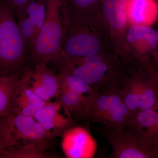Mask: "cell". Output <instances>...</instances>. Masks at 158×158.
I'll list each match as a JSON object with an SVG mask.
<instances>
[{"label":"cell","mask_w":158,"mask_h":158,"mask_svg":"<svg viewBox=\"0 0 158 158\" xmlns=\"http://www.w3.org/2000/svg\"><path fill=\"white\" fill-rule=\"evenodd\" d=\"M128 41L141 56L143 62H147L149 54L154 55L158 46V32L150 27L131 26L127 35Z\"/></svg>","instance_id":"obj_11"},{"label":"cell","mask_w":158,"mask_h":158,"mask_svg":"<svg viewBox=\"0 0 158 158\" xmlns=\"http://www.w3.org/2000/svg\"><path fill=\"white\" fill-rule=\"evenodd\" d=\"M100 49V44L96 36L84 28L70 27L68 25L62 50L57 58L91 56L98 54Z\"/></svg>","instance_id":"obj_5"},{"label":"cell","mask_w":158,"mask_h":158,"mask_svg":"<svg viewBox=\"0 0 158 158\" xmlns=\"http://www.w3.org/2000/svg\"><path fill=\"white\" fill-rule=\"evenodd\" d=\"M127 0H114V4L110 15L106 18L110 27L116 31L124 29L127 23Z\"/></svg>","instance_id":"obj_19"},{"label":"cell","mask_w":158,"mask_h":158,"mask_svg":"<svg viewBox=\"0 0 158 158\" xmlns=\"http://www.w3.org/2000/svg\"><path fill=\"white\" fill-rule=\"evenodd\" d=\"M61 147L66 158H92L95 155L97 145L88 130L77 126L64 132Z\"/></svg>","instance_id":"obj_7"},{"label":"cell","mask_w":158,"mask_h":158,"mask_svg":"<svg viewBox=\"0 0 158 158\" xmlns=\"http://www.w3.org/2000/svg\"><path fill=\"white\" fill-rule=\"evenodd\" d=\"M59 77L61 89L70 90L81 95L86 94L96 96L99 94L97 89L75 74L61 70Z\"/></svg>","instance_id":"obj_15"},{"label":"cell","mask_w":158,"mask_h":158,"mask_svg":"<svg viewBox=\"0 0 158 158\" xmlns=\"http://www.w3.org/2000/svg\"><path fill=\"white\" fill-rule=\"evenodd\" d=\"M30 0H6L14 12L15 16L22 11V7Z\"/></svg>","instance_id":"obj_24"},{"label":"cell","mask_w":158,"mask_h":158,"mask_svg":"<svg viewBox=\"0 0 158 158\" xmlns=\"http://www.w3.org/2000/svg\"><path fill=\"white\" fill-rule=\"evenodd\" d=\"M113 150L115 158H158V151L141 143L124 127H106L101 131Z\"/></svg>","instance_id":"obj_3"},{"label":"cell","mask_w":158,"mask_h":158,"mask_svg":"<svg viewBox=\"0 0 158 158\" xmlns=\"http://www.w3.org/2000/svg\"><path fill=\"white\" fill-rule=\"evenodd\" d=\"M126 15L131 26L150 27L158 19V1L127 0Z\"/></svg>","instance_id":"obj_10"},{"label":"cell","mask_w":158,"mask_h":158,"mask_svg":"<svg viewBox=\"0 0 158 158\" xmlns=\"http://www.w3.org/2000/svg\"><path fill=\"white\" fill-rule=\"evenodd\" d=\"M14 12L6 0H0V73L10 75L20 70L27 48Z\"/></svg>","instance_id":"obj_1"},{"label":"cell","mask_w":158,"mask_h":158,"mask_svg":"<svg viewBox=\"0 0 158 158\" xmlns=\"http://www.w3.org/2000/svg\"><path fill=\"white\" fill-rule=\"evenodd\" d=\"M83 96L70 90L61 89L56 102L68 113L72 112L77 114L81 109Z\"/></svg>","instance_id":"obj_20"},{"label":"cell","mask_w":158,"mask_h":158,"mask_svg":"<svg viewBox=\"0 0 158 158\" xmlns=\"http://www.w3.org/2000/svg\"><path fill=\"white\" fill-rule=\"evenodd\" d=\"M61 107L57 102H48L34 116L44 130L57 136L62 135L70 128V119L65 118L60 113Z\"/></svg>","instance_id":"obj_12"},{"label":"cell","mask_w":158,"mask_h":158,"mask_svg":"<svg viewBox=\"0 0 158 158\" xmlns=\"http://www.w3.org/2000/svg\"><path fill=\"white\" fill-rule=\"evenodd\" d=\"M46 12V10L44 5L43 4H40L38 11L35 18V22H34L35 40H36L37 36L41 31L44 24L45 19Z\"/></svg>","instance_id":"obj_23"},{"label":"cell","mask_w":158,"mask_h":158,"mask_svg":"<svg viewBox=\"0 0 158 158\" xmlns=\"http://www.w3.org/2000/svg\"><path fill=\"white\" fill-rule=\"evenodd\" d=\"M5 125L12 149L20 140L36 145L44 152L57 136L43 128L33 116L10 114L5 117Z\"/></svg>","instance_id":"obj_2"},{"label":"cell","mask_w":158,"mask_h":158,"mask_svg":"<svg viewBox=\"0 0 158 158\" xmlns=\"http://www.w3.org/2000/svg\"><path fill=\"white\" fill-rule=\"evenodd\" d=\"M22 73L20 70L10 75L0 77V118L11 114L15 93Z\"/></svg>","instance_id":"obj_14"},{"label":"cell","mask_w":158,"mask_h":158,"mask_svg":"<svg viewBox=\"0 0 158 158\" xmlns=\"http://www.w3.org/2000/svg\"><path fill=\"white\" fill-rule=\"evenodd\" d=\"M120 90H113L98 96L82 97L81 109L77 113L93 121L95 117L123 102Z\"/></svg>","instance_id":"obj_9"},{"label":"cell","mask_w":158,"mask_h":158,"mask_svg":"<svg viewBox=\"0 0 158 158\" xmlns=\"http://www.w3.org/2000/svg\"><path fill=\"white\" fill-rule=\"evenodd\" d=\"M152 74L153 77L155 80L157 87L158 92V68L156 69H154L153 71Z\"/></svg>","instance_id":"obj_26"},{"label":"cell","mask_w":158,"mask_h":158,"mask_svg":"<svg viewBox=\"0 0 158 158\" xmlns=\"http://www.w3.org/2000/svg\"><path fill=\"white\" fill-rule=\"evenodd\" d=\"M97 0H74L77 6L81 8H86L95 2Z\"/></svg>","instance_id":"obj_25"},{"label":"cell","mask_w":158,"mask_h":158,"mask_svg":"<svg viewBox=\"0 0 158 158\" xmlns=\"http://www.w3.org/2000/svg\"><path fill=\"white\" fill-rule=\"evenodd\" d=\"M133 116L124 102L97 116L93 120L107 127H124Z\"/></svg>","instance_id":"obj_16"},{"label":"cell","mask_w":158,"mask_h":158,"mask_svg":"<svg viewBox=\"0 0 158 158\" xmlns=\"http://www.w3.org/2000/svg\"><path fill=\"white\" fill-rule=\"evenodd\" d=\"M124 128L135 135L144 146L158 151L157 110L149 109L138 112Z\"/></svg>","instance_id":"obj_8"},{"label":"cell","mask_w":158,"mask_h":158,"mask_svg":"<svg viewBox=\"0 0 158 158\" xmlns=\"http://www.w3.org/2000/svg\"><path fill=\"white\" fill-rule=\"evenodd\" d=\"M144 77L130 79L120 90L123 102L128 108L133 117L139 112L140 95Z\"/></svg>","instance_id":"obj_17"},{"label":"cell","mask_w":158,"mask_h":158,"mask_svg":"<svg viewBox=\"0 0 158 158\" xmlns=\"http://www.w3.org/2000/svg\"><path fill=\"white\" fill-rule=\"evenodd\" d=\"M3 156H2V155L1 154V153H0V158H3Z\"/></svg>","instance_id":"obj_28"},{"label":"cell","mask_w":158,"mask_h":158,"mask_svg":"<svg viewBox=\"0 0 158 158\" xmlns=\"http://www.w3.org/2000/svg\"><path fill=\"white\" fill-rule=\"evenodd\" d=\"M16 17L26 48L31 49L35 41L34 22L23 13L19 15Z\"/></svg>","instance_id":"obj_22"},{"label":"cell","mask_w":158,"mask_h":158,"mask_svg":"<svg viewBox=\"0 0 158 158\" xmlns=\"http://www.w3.org/2000/svg\"><path fill=\"white\" fill-rule=\"evenodd\" d=\"M155 56L156 60V63L158 66V46L155 53L154 54Z\"/></svg>","instance_id":"obj_27"},{"label":"cell","mask_w":158,"mask_h":158,"mask_svg":"<svg viewBox=\"0 0 158 158\" xmlns=\"http://www.w3.org/2000/svg\"><path fill=\"white\" fill-rule=\"evenodd\" d=\"M44 152L34 144L28 143L18 149L5 150L2 155L3 158H46Z\"/></svg>","instance_id":"obj_21"},{"label":"cell","mask_w":158,"mask_h":158,"mask_svg":"<svg viewBox=\"0 0 158 158\" xmlns=\"http://www.w3.org/2000/svg\"><path fill=\"white\" fill-rule=\"evenodd\" d=\"M47 65H37L35 69L23 73L21 80L37 96L48 102L58 97L61 88L59 75L49 69Z\"/></svg>","instance_id":"obj_6"},{"label":"cell","mask_w":158,"mask_h":158,"mask_svg":"<svg viewBox=\"0 0 158 158\" xmlns=\"http://www.w3.org/2000/svg\"><path fill=\"white\" fill-rule=\"evenodd\" d=\"M46 103L34 93L22 81L21 77L15 93L11 112L15 114L34 117Z\"/></svg>","instance_id":"obj_13"},{"label":"cell","mask_w":158,"mask_h":158,"mask_svg":"<svg viewBox=\"0 0 158 158\" xmlns=\"http://www.w3.org/2000/svg\"><path fill=\"white\" fill-rule=\"evenodd\" d=\"M55 61L60 64L61 70L75 74L92 86L103 83L110 69L107 62L98 54L85 58H59Z\"/></svg>","instance_id":"obj_4"},{"label":"cell","mask_w":158,"mask_h":158,"mask_svg":"<svg viewBox=\"0 0 158 158\" xmlns=\"http://www.w3.org/2000/svg\"><path fill=\"white\" fill-rule=\"evenodd\" d=\"M149 109L158 110L157 87L152 75L150 73L147 76L143 77L139 112Z\"/></svg>","instance_id":"obj_18"}]
</instances>
